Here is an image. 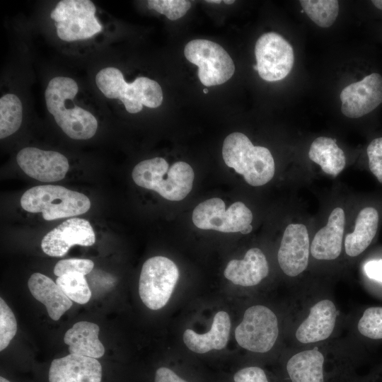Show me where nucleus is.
<instances>
[{
  "instance_id": "1",
  "label": "nucleus",
  "mask_w": 382,
  "mask_h": 382,
  "mask_svg": "<svg viewBox=\"0 0 382 382\" xmlns=\"http://www.w3.org/2000/svg\"><path fill=\"white\" fill-rule=\"evenodd\" d=\"M134 182L141 187L154 190L170 201H180L191 191L195 178L192 167L178 161L170 167L161 157L139 162L132 173Z\"/></svg>"
},
{
  "instance_id": "2",
  "label": "nucleus",
  "mask_w": 382,
  "mask_h": 382,
  "mask_svg": "<svg viewBox=\"0 0 382 382\" xmlns=\"http://www.w3.org/2000/svg\"><path fill=\"white\" fill-rule=\"evenodd\" d=\"M222 156L226 165L242 175L252 186L265 185L274 177L275 164L270 150L254 146L243 133L233 132L226 137Z\"/></svg>"
},
{
  "instance_id": "3",
  "label": "nucleus",
  "mask_w": 382,
  "mask_h": 382,
  "mask_svg": "<svg viewBox=\"0 0 382 382\" xmlns=\"http://www.w3.org/2000/svg\"><path fill=\"white\" fill-rule=\"evenodd\" d=\"M96 83L106 98L120 99L129 113L140 112L143 105L158 108L163 102V92L158 82L141 76L132 83H127L122 73L115 67H106L99 71L96 76Z\"/></svg>"
},
{
  "instance_id": "4",
  "label": "nucleus",
  "mask_w": 382,
  "mask_h": 382,
  "mask_svg": "<svg viewBox=\"0 0 382 382\" xmlns=\"http://www.w3.org/2000/svg\"><path fill=\"white\" fill-rule=\"evenodd\" d=\"M22 208L42 213L47 221L68 218L87 212L91 202L87 196L63 186L37 185L26 190L21 198Z\"/></svg>"
},
{
  "instance_id": "5",
  "label": "nucleus",
  "mask_w": 382,
  "mask_h": 382,
  "mask_svg": "<svg viewBox=\"0 0 382 382\" xmlns=\"http://www.w3.org/2000/svg\"><path fill=\"white\" fill-rule=\"evenodd\" d=\"M179 278L177 265L169 258L155 256L143 265L139 281V294L144 304L151 310L164 307Z\"/></svg>"
},
{
  "instance_id": "6",
  "label": "nucleus",
  "mask_w": 382,
  "mask_h": 382,
  "mask_svg": "<svg viewBox=\"0 0 382 382\" xmlns=\"http://www.w3.org/2000/svg\"><path fill=\"white\" fill-rule=\"evenodd\" d=\"M96 8L89 0L60 1L50 13L59 39L71 42L90 38L103 26L95 16Z\"/></svg>"
},
{
  "instance_id": "7",
  "label": "nucleus",
  "mask_w": 382,
  "mask_h": 382,
  "mask_svg": "<svg viewBox=\"0 0 382 382\" xmlns=\"http://www.w3.org/2000/svg\"><path fill=\"white\" fill-rule=\"evenodd\" d=\"M186 59L198 66V77L205 86L221 85L235 71L234 63L219 44L204 39L190 41L185 47Z\"/></svg>"
},
{
  "instance_id": "8",
  "label": "nucleus",
  "mask_w": 382,
  "mask_h": 382,
  "mask_svg": "<svg viewBox=\"0 0 382 382\" xmlns=\"http://www.w3.org/2000/svg\"><path fill=\"white\" fill-rule=\"evenodd\" d=\"M195 226L204 230L224 233H242L251 225L253 213L243 202H236L226 210L224 202L218 197L199 203L192 216Z\"/></svg>"
},
{
  "instance_id": "9",
  "label": "nucleus",
  "mask_w": 382,
  "mask_h": 382,
  "mask_svg": "<svg viewBox=\"0 0 382 382\" xmlns=\"http://www.w3.org/2000/svg\"><path fill=\"white\" fill-rule=\"evenodd\" d=\"M278 334L276 315L262 305L249 307L235 330L236 340L241 347L260 353L267 352L272 348Z\"/></svg>"
},
{
  "instance_id": "10",
  "label": "nucleus",
  "mask_w": 382,
  "mask_h": 382,
  "mask_svg": "<svg viewBox=\"0 0 382 382\" xmlns=\"http://www.w3.org/2000/svg\"><path fill=\"white\" fill-rule=\"evenodd\" d=\"M257 72L267 81L284 79L294 63V50L290 43L274 32L262 35L255 46Z\"/></svg>"
},
{
  "instance_id": "11",
  "label": "nucleus",
  "mask_w": 382,
  "mask_h": 382,
  "mask_svg": "<svg viewBox=\"0 0 382 382\" xmlns=\"http://www.w3.org/2000/svg\"><path fill=\"white\" fill-rule=\"evenodd\" d=\"M341 111L349 118L371 114L382 104V75L377 71L345 87L340 95Z\"/></svg>"
},
{
  "instance_id": "12",
  "label": "nucleus",
  "mask_w": 382,
  "mask_h": 382,
  "mask_svg": "<svg viewBox=\"0 0 382 382\" xmlns=\"http://www.w3.org/2000/svg\"><path fill=\"white\" fill-rule=\"evenodd\" d=\"M96 236L90 222L81 218H71L48 232L42 238L43 252L52 257H62L75 245L91 246Z\"/></svg>"
},
{
  "instance_id": "13",
  "label": "nucleus",
  "mask_w": 382,
  "mask_h": 382,
  "mask_svg": "<svg viewBox=\"0 0 382 382\" xmlns=\"http://www.w3.org/2000/svg\"><path fill=\"white\" fill-rule=\"evenodd\" d=\"M16 161L26 175L45 183L62 180L69 168L68 159L63 154L35 147L20 150Z\"/></svg>"
},
{
  "instance_id": "14",
  "label": "nucleus",
  "mask_w": 382,
  "mask_h": 382,
  "mask_svg": "<svg viewBox=\"0 0 382 382\" xmlns=\"http://www.w3.org/2000/svg\"><path fill=\"white\" fill-rule=\"evenodd\" d=\"M310 241L308 230L303 224H289L283 233L277 260L283 272L296 277L308 267Z\"/></svg>"
},
{
  "instance_id": "15",
  "label": "nucleus",
  "mask_w": 382,
  "mask_h": 382,
  "mask_svg": "<svg viewBox=\"0 0 382 382\" xmlns=\"http://www.w3.org/2000/svg\"><path fill=\"white\" fill-rule=\"evenodd\" d=\"M49 382H101L102 366L95 358L69 354L54 359Z\"/></svg>"
},
{
  "instance_id": "16",
  "label": "nucleus",
  "mask_w": 382,
  "mask_h": 382,
  "mask_svg": "<svg viewBox=\"0 0 382 382\" xmlns=\"http://www.w3.org/2000/svg\"><path fill=\"white\" fill-rule=\"evenodd\" d=\"M336 318L337 310L332 301H318L311 308L308 316L297 328L296 338L303 344L328 339L333 332Z\"/></svg>"
},
{
  "instance_id": "17",
  "label": "nucleus",
  "mask_w": 382,
  "mask_h": 382,
  "mask_svg": "<svg viewBox=\"0 0 382 382\" xmlns=\"http://www.w3.org/2000/svg\"><path fill=\"white\" fill-rule=\"evenodd\" d=\"M345 226V214L341 207L330 213L327 224L315 235L311 244V255L317 260H332L342 251Z\"/></svg>"
},
{
  "instance_id": "18",
  "label": "nucleus",
  "mask_w": 382,
  "mask_h": 382,
  "mask_svg": "<svg viewBox=\"0 0 382 382\" xmlns=\"http://www.w3.org/2000/svg\"><path fill=\"white\" fill-rule=\"evenodd\" d=\"M269 273V265L262 251L249 249L243 260H231L227 264L224 277L236 285L253 286L258 284Z\"/></svg>"
},
{
  "instance_id": "19",
  "label": "nucleus",
  "mask_w": 382,
  "mask_h": 382,
  "mask_svg": "<svg viewBox=\"0 0 382 382\" xmlns=\"http://www.w3.org/2000/svg\"><path fill=\"white\" fill-rule=\"evenodd\" d=\"M230 330L229 315L221 311L215 314L209 332L198 334L191 329H187L183 333V341L189 349L198 354L212 349L220 350L226 347Z\"/></svg>"
},
{
  "instance_id": "20",
  "label": "nucleus",
  "mask_w": 382,
  "mask_h": 382,
  "mask_svg": "<svg viewBox=\"0 0 382 382\" xmlns=\"http://www.w3.org/2000/svg\"><path fill=\"white\" fill-rule=\"evenodd\" d=\"M28 286L33 296L45 306L49 316L54 320H59L72 306V301L57 284L45 274H33Z\"/></svg>"
},
{
  "instance_id": "21",
  "label": "nucleus",
  "mask_w": 382,
  "mask_h": 382,
  "mask_svg": "<svg viewBox=\"0 0 382 382\" xmlns=\"http://www.w3.org/2000/svg\"><path fill=\"white\" fill-rule=\"evenodd\" d=\"M380 223V212L374 206H366L359 212L353 232L345 239V253L357 257L364 253L376 237Z\"/></svg>"
},
{
  "instance_id": "22",
  "label": "nucleus",
  "mask_w": 382,
  "mask_h": 382,
  "mask_svg": "<svg viewBox=\"0 0 382 382\" xmlns=\"http://www.w3.org/2000/svg\"><path fill=\"white\" fill-rule=\"evenodd\" d=\"M99 326L93 323L80 321L76 323L64 335V342L69 346V354L100 358L105 347L99 340Z\"/></svg>"
},
{
  "instance_id": "23",
  "label": "nucleus",
  "mask_w": 382,
  "mask_h": 382,
  "mask_svg": "<svg viewBox=\"0 0 382 382\" xmlns=\"http://www.w3.org/2000/svg\"><path fill=\"white\" fill-rule=\"evenodd\" d=\"M66 105L59 107L52 114L59 127L74 139L93 137L98 128V121L95 116L79 106L66 108Z\"/></svg>"
},
{
  "instance_id": "24",
  "label": "nucleus",
  "mask_w": 382,
  "mask_h": 382,
  "mask_svg": "<svg viewBox=\"0 0 382 382\" xmlns=\"http://www.w3.org/2000/svg\"><path fill=\"white\" fill-rule=\"evenodd\" d=\"M323 363V354L314 348L293 355L286 371L291 382H324Z\"/></svg>"
},
{
  "instance_id": "25",
  "label": "nucleus",
  "mask_w": 382,
  "mask_h": 382,
  "mask_svg": "<svg viewBox=\"0 0 382 382\" xmlns=\"http://www.w3.org/2000/svg\"><path fill=\"white\" fill-rule=\"evenodd\" d=\"M308 157L319 165L324 173L332 177L338 175L346 164L345 153L337 146L336 139L327 137H319L313 140Z\"/></svg>"
},
{
  "instance_id": "26",
  "label": "nucleus",
  "mask_w": 382,
  "mask_h": 382,
  "mask_svg": "<svg viewBox=\"0 0 382 382\" xmlns=\"http://www.w3.org/2000/svg\"><path fill=\"white\" fill-rule=\"evenodd\" d=\"M23 120V106L19 98L7 93L0 99V139L15 133Z\"/></svg>"
},
{
  "instance_id": "27",
  "label": "nucleus",
  "mask_w": 382,
  "mask_h": 382,
  "mask_svg": "<svg viewBox=\"0 0 382 382\" xmlns=\"http://www.w3.org/2000/svg\"><path fill=\"white\" fill-rule=\"evenodd\" d=\"M78 91L76 82L69 77L57 76L51 79L45 93L48 112L52 115L67 100H72Z\"/></svg>"
},
{
  "instance_id": "28",
  "label": "nucleus",
  "mask_w": 382,
  "mask_h": 382,
  "mask_svg": "<svg viewBox=\"0 0 382 382\" xmlns=\"http://www.w3.org/2000/svg\"><path fill=\"white\" fill-rule=\"evenodd\" d=\"M300 5L309 18L320 28H329L339 13L337 0H301Z\"/></svg>"
},
{
  "instance_id": "29",
  "label": "nucleus",
  "mask_w": 382,
  "mask_h": 382,
  "mask_svg": "<svg viewBox=\"0 0 382 382\" xmlns=\"http://www.w3.org/2000/svg\"><path fill=\"white\" fill-rule=\"evenodd\" d=\"M56 283L64 294L79 304H85L91 297V291L83 274L71 272L58 277Z\"/></svg>"
},
{
  "instance_id": "30",
  "label": "nucleus",
  "mask_w": 382,
  "mask_h": 382,
  "mask_svg": "<svg viewBox=\"0 0 382 382\" xmlns=\"http://www.w3.org/2000/svg\"><path fill=\"white\" fill-rule=\"evenodd\" d=\"M357 329L359 333L371 340L382 339V307L366 308L360 318Z\"/></svg>"
},
{
  "instance_id": "31",
  "label": "nucleus",
  "mask_w": 382,
  "mask_h": 382,
  "mask_svg": "<svg viewBox=\"0 0 382 382\" xmlns=\"http://www.w3.org/2000/svg\"><path fill=\"white\" fill-rule=\"evenodd\" d=\"M147 4L150 9L165 15L171 21L185 16L191 6L190 1L187 0H149Z\"/></svg>"
},
{
  "instance_id": "32",
  "label": "nucleus",
  "mask_w": 382,
  "mask_h": 382,
  "mask_svg": "<svg viewBox=\"0 0 382 382\" xmlns=\"http://www.w3.org/2000/svg\"><path fill=\"white\" fill-rule=\"evenodd\" d=\"M16 331L14 314L5 301L0 298V351L8 347Z\"/></svg>"
},
{
  "instance_id": "33",
  "label": "nucleus",
  "mask_w": 382,
  "mask_h": 382,
  "mask_svg": "<svg viewBox=\"0 0 382 382\" xmlns=\"http://www.w3.org/2000/svg\"><path fill=\"white\" fill-rule=\"evenodd\" d=\"M366 152L370 172L382 184V136L373 138Z\"/></svg>"
},
{
  "instance_id": "34",
  "label": "nucleus",
  "mask_w": 382,
  "mask_h": 382,
  "mask_svg": "<svg viewBox=\"0 0 382 382\" xmlns=\"http://www.w3.org/2000/svg\"><path fill=\"white\" fill-rule=\"evenodd\" d=\"M93 267V262L88 259L61 260L55 265L54 274L57 277L71 272H78L86 275L91 272Z\"/></svg>"
},
{
  "instance_id": "35",
  "label": "nucleus",
  "mask_w": 382,
  "mask_h": 382,
  "mask_svg": "<svg viewBox=\"0 0 382 382\" xmlns=\"http://www.w3.org/2000/svg\"><path fill=\"white\" fill-rule=\"evenodd\" d=\"M234 382H268L265 371L257 366H249L237 371Z\"/></svg>"
},
{
  "instance_id": "36",
  "label": "nucleus",
  "mask_w": 382,
  "mask_h": 382,
  "mask_svg": "<svg viewBox=\"0 0 382 382\" xmlns=\"http://www.w3.org/2000/svg\"><path fill=\"white\" fill-rule=\"evenodd\" d=\"M364 271L369 278L382 282V261L371 260L364 265Z\"/></svg>"
},
{
  "instance_id": "37",
  "label": "nucleus",
  "mask_w": 382,
  "mask_h": 382,
  "mask_svg": "<svg viewBox=\"0 0 382 382\" xmlns=\"http://www.w3.org/2000/svg\"><path fill=\"white\" fill-rule=\"evenodd\" d=\"M155 382H187L179 377L174 371L166 367L157 369L155 376Z\"/></svg>"
},
{
  "instance_id": "38",
  "label": "nucleus",
  "mask_w": 382,
  "mask_h": 382,
  "mask_svg": "<svg viewBox=\"0 0 382 382\" xmlns=\"http://www.w3.org/2000/svg\"><path fill=\"white\" fill-rule=\"evenodd\" d=\"M207 3H214V4H220L221 1L218 0H212V1H206Z\"/></svg>"
},
{
  "instance_id": "39",
  "label": "nucleus",
  "mask_w": 382,
  "mask_h": 382,
  "mask_svg": "<svg viewBox=\"0 0 382 382\" xmlns=\"http://www.w3.org/2000/svg\"><path fill=\"white\" fill-rule=\"evenodd\" d=\"M224 4H232L235 2L233 0H225L224 1Z\"/></svg>"
},
{
  "instance_id": "40",
  "label": "nucleus",
  "mask_w": 382,
  "mask_h": 382,
  "mask_svg": "<svg viewBox=\"0 0 382 382\" xmlns=\"http://www.w3.org/2000/svg\"><path fill=\"white\" fill-rule=\"evenodd\" d=\"M0 382H11L8 380L6 379L5 378L1 376L0 377Z\"/></svg>"
},
{
  "instance_id": "41",
  "label": "nucleus",
  "mask_w": 382,
  "mask_h": 382,
  "mask_svg": "<svg viewBox=\"0 0 382 382\" xmlns=\"http://www.w3.org/2000/svg\"><path fill=\"white\" fill-rule=\"evenodd\" d=\"M203 92L204 93H207L209 92V90L207 88H204Z\"/></svg>"
},
{
  "instance_id": "42",
  "label": "nucleus",
  "mask_w": 382,
  "mask_h": 382,
  "mask_svg": "<svg viewBox=\"0 0 382 382\" xmlns=\"http://www.w3.org/2000/svg\"><path fill=\"white\" fill-rule=\"evenodd\" d=\"M253 67L255 70L257 71V66L256 64L253 65Z\"/></svg>"
},
{
  "instance_id": "43",
  "label": "nucleus",
  "mask_w": 382,
  "mask_h": 382,
  "mask_svg": "<svg viewBox=\"0 0 382 382\" xmlns=\"http://www.w3.org/2000/svg\"><path fill=\"white\" fill-rule=\"evenodd\" d=\"M381 378H382V376H381ZM382 382V381H381Z\"/></svg>"
}]
</instances>
